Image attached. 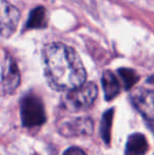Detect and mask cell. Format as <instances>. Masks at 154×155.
I'll use <instances>...</instances> for the list:
<instances>
[{"label":"cell","instance_id":"8992f818","mask_svg":"<svg viewBox=\"0 0 154 155\" xmlns=\"http://www.w3.org/2000/svg\"><path fill=\"white\" fill-rule=\"evenodd\" d=\"M130 98L135 109L145 118L154 121V91L136 89L131 93Z\"/></svg>","mask_w":154,"mask_h":155},{"label":"cell","instance_id":"3957f363","mask_svg":"<svg viewBox=\"0 0 154 155\" xmlns=\"http://www.w3.org/2000/svg\"><path fill=\"white\" fill-rule=\"evenodd\" d=\"M98 89L94 82H86L72 91L64 97V107L71 111H82L90 108L95 101Z\"/></svg>","mask_w":154,"mask_h":155},{"label":"cell","instance_id":"8fae6325","mask_svg":"<svg viewBox=\"0 0 154 155\" xmlns=\"http://www.w3.org/2000/svg\"><path fill=\"white\" fill-rule=\"evenodd\" d=\"M114 109H109L103 114L100 121V136L105 143L109 145L111 141V128L113 124Z\"/></svg>","mask_w":154,"mask_h":155},{"label":"cell","instance_id":"277c9868","mask_svg":"<svg viewBox=\"0 0 154 155\" xmlns=\"http://www.w3.org/2000/svg\"><path fill=\"white\" fill-rule=\"evenodd\" d=\"M1 90L3 94H12L20 84V72L14 58L5 53L2 58Z\"/></svg>","mask_w":154,"mask_h":155},{"label":"cell","instance_id":"7c38bea8","mask_svg":"<svg viewBox=\"0 0 154 155\" xmlns=\"http://www.w3.org/2000/svg\"><path fill=\"white\" fill-rule=\"evenodd\" d=\"M119 77L121 78V81L123 84V88L126 90H130L136 82L139 80V76L134 71L133 69H129V68H120L117 70Z\"/></svg>","mask_w":154,"mask_h":155},{"label":"cell","instance_id":"9c48e42d","mask_svg":"<svg viewBox=\"0 0 154 155\" xmlns=\"http://www.w3.org/2000/svg\"><path fill=\"white\" fill-rule=\"evenodd\" d=\"M101 84H103L105 99L107 101L114 99L120 92V86L117 80L115 74L111 71H105L101 76Z\"/></svg>","mask_w":154,"mask_h":155},{"label":"cell","instance_id":"30bf717a","mask_svg":"<svg viewBox=\"0 0 154 155\" xmlns=\"http://www.w3.org/2000/svg\"><path fill=\"white\" fill-rule=\"evenodd\" d=\"M48 25V12L43 6H37L31 11L27 21V29H43Z\"/></svg>","mask_w":154,"mask_h":155},{"label":"cell","instance_id":"6da1fadb","mask_svg":"<svg viewBox=\"0 0 154 155\" xmlns=\"http://www.w3.org/2000/svg\"><path fill=\"white\" fill-rule=\"evenodd\" d=\"M44 76L55 91H72L86 84L87 72L79 55L62 42L47 45L42 50Z\"/></svg>","mask_w":154,"mask_h":155},{"label":"cell","instance_id":"ba28073f","mask_svg":"<svg viewBox=\"0 0 154 155\" xmlns=\"http://www.w3.org/2000/svg\"><path fill=\"white\" fill-rule=\"evenodd\" d=\"M148 140L142 133H133L127 139L125 155H145L148 151Z\"/></svg>","mask_w":154,"mask_h":155},{"label":"cell","instance_id":"52a82bcc","mask_svg":"<svg viewBox=\"0 0 154 155\" xmlns=\"http://www.w3.org/2000/svg\"><path fill=\"white\" fill-rule=\"evenodd\" d=\"M93 120L90 117H76L68 119L59 126L58 131L64 136L73 137L79 135H90L93 132Z\"/></svg>","mask_w":154,"mask_h":155},{"label":"cell","instance_id":"7a4b0ae2","mask_svg":"<svg viewBox=\"0 0 154 155\" xmlns=\"http://www.w3.org/2000/svg\"><path fill=\"white\" fill-rule=\"evenodd\" d=\"M20 117L25 128H37L47 120L43 102L37 95L28 93L20 100Z\"/></svg>","mask_w":154,"mask_h":155},{"label":"cell","instance_id":"9a60e30c","mask_svg":"<svg viewBox=\"0 0 154 155\" xmlns=\"http://www.w3.org/2000/svg\"><path fill=\"white\" fill-rule=\"evenodd\" d=\"M34 155H37V154H34Z\"/></svg>","mask_w":154,"mask_h":155},{"label":"cell","instance_id":"4fadbf2b","mask_svg":"<svg viewBox=\"0 0 154 155\" xmlns=\"http://www.w3.org/2000/svg\"><path fill=\"white\" fill-rule=\"evenodd\" d=\"M62 155H87V154H86V152L82 151L80 148L71 147V148H69V149H67Z\"/></svg>","mask_w":154,"mask_h":155},{"label":"cell","instance_id":"5bb4252c","mask_svg":"<svg viewBox=\"0 0 154 155\" xmlns=\"http://www.w3.org/2000/svg\"><path fill=\"white\" fill-rule=\"evenodd\" d=\"M147 82H148V84H154V75L150 76V77L147 79Z\"/></svg>","mask_w":154,"mask_h":155},{"label":"cell","instance_id":"5b68a950","mask_svg":"<svg viewBox=\"0 0 154 155\" xmlns=\"http://www.w3.org/2000/svg\"><path fill=\"white\" fill-rule=\"evenodd\" d=\"M20 19L19 11L5 0L0 2V31L2 37L6 38L14 34Z\"/></svg>","mask_w":154,"mask_h":155}]
</instances>
